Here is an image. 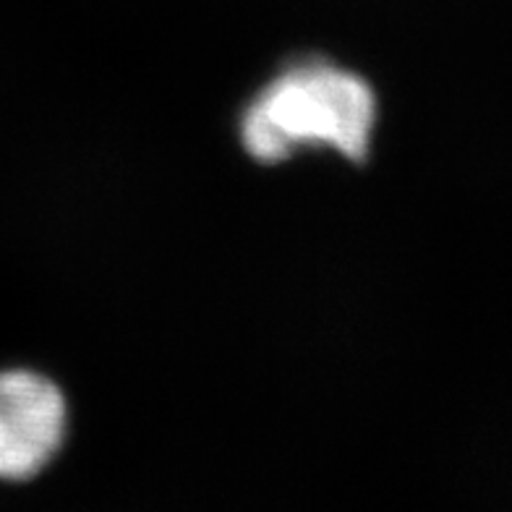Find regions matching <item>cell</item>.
I'll return each mask as SVG.
<instances>
[{"instance_id": "1", "label": "cell", "mask_w": 512, "mask_h": 512, "mask_svg": "<svg viewBox=\"0 0 512 512\" xmlns=\"http://www.w3.org/2000/svg\"><path fill=\"white\" fill-rule=\"evenodd\" d=\"M377 121V100L361 76L322 61L298 63L256 95L241 121L254 160L280 162L301 147H330L364 160Z\"/></svg>"}, {"instance_id": "2", "label": "cell", "mask_w": 512, "mask_h": 512, "mask_svg": "<svg viewBox=\"0 0 512 512\" xmlns=\"http://www.w3.org/2000/svg\"><path fill=\"white\" fill-rule=\"evenodd\" d=\"M66 437V400L34 371H0V481H27Z\"/></svg>"}]
</instances>
